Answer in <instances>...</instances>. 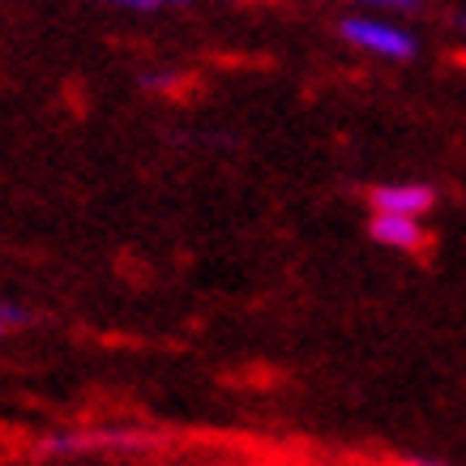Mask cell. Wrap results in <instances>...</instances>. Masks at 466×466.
<instances>
[{
	"label": "cell",
	"mask_w": 466,
	"mask_h": 466,
	"mask_svg": "<svg viewBox=\"0 0 466 466\" xmlns=\"http://www.w3.org/2000/svg\"><path fill=\"white\" fill-rule=\"evenodd\" d=\"M368 206L377 214H410L424 218L437 206V188L432 184H377L368 188Z\"/></svg>",
	"instance_id": "cell-3"
},
{
	"label": "cell",
	"mask_w": 466,
	"mask_h": 466,
	"mask_svg": "<svg viewBox=\"0 0 466 466\" xmlns=\"http://www.w3.org/2000/svg\"><path fill=\"white\" fill-rule=\"evenodd\" d=\"M368 236L381 244V248H394V253H420L428 244V231L420 218L410 214H377L368 218Z\"/></svg>",
	"instance_id": "cell-4"
},
{
	"label": "cell",
	"mask_w": 466,
	"mask_h": 466,
	"mask_svg": "<svg viewBox=\"0 0 466 466\" xmlns=\"http://www.w3.org/2000/svg\"><path fill=\"white\" fill-rule=\"evenodd\" d=\"M339 35L364 52H377L385 60H410L420 47H415V35L398 26H385V22H372V17H342L339 22Z\"/></svg>",
	"instance_id": "cell-2"
},
{
	"label": "cell",
	"mask_w": 466,
	"mask_h": 466,
	"mask_svg": "<svg viewBox=\"0 0 466 466\" xmlns=\"http://www.w3.org/2000/svg\"><path fill=\"white\" fill-rule=\"evenodd\" d=\"M398 466H450V462H441V458H420V453H410V458H402Z\"/></svg>",
	"instance_id": "cell-8"
},
{
	"label": "cell",
	"mask_w": 466,
	"mask_h": 466,
	"mask_svg": "<svg viewBox=\"0 0 466 466\" xmlns=\"http://www.w3.org/2000/svg\"><path fill=\"white\" fill-rule=\"evenodd\" d=\"M107 5H120V9H142V14H150V9H171V5H184V0H107Z\"/></svg>",
	"instance_id": "cell-6"
},
{
	"label": "cell",
	"mask_w": 466,
	"mask_h": 466,
	"mask_svg": "<svg viewBox=\"0 0 466 466\" xmlns=\"http://www.w3.org/2000/svg\"><path fill=\"white\" fill-rule=\"evenodd\" d=\"M163 445L158 432L142 428H77V432H47L35 441L39 462H69V458H90V453H150Z\"/></svg>",
	"instance_id": "cell-1"
},
{
	"label": "cell",
	"mask_w": 466,
	"mask_h": 466,
	"mask_svg": "<svg viewBox=\"0 0 466 466\" xmlns=\"http://www.w3.org/2000/svg\"><path fill=\"white\" fill-rule=\"evenodd\" d=\"M5 334H9V329H5V325H0V339H5Z\"/></svg>",
	"instance_id": "cell-10"
},
{
	"label": "cell",
	"mask_w": 466,
	"mask_h": 466,
	"mask_svg": "<svg viewBox=\"0 0 466 466\" xmlns=\"http://www.w3.org/2000/svg\"><path fill=\"white\" fill-rule=\"evenodd\" d=\"M355 5H377V9H398V14H415L420 0H355Z\"/></svg>",
	"instance_id": "cell-7"
},
{
	"label": "cell",
	"mask_w": 466,
	"mask_h": 466,
	"mask_svg": "<svg viewBox=\"0 0 466 466\" xmlns=\"http://www.w3.org/2000/svg\"><path fill=\"white\" fill-rule=\"evenodd\" d=\"M458 26H462V30H466V14H462V17H458Z\"/></svg>",
	"instance_id": "cell-9"
},
{
	"label": "cell",
	"mask_w": 466,
	"mask_h": 466,
	"mask_svg": "<svg viewBox=\"0 0 466 466\" xmlns=\"http://www.w3.org/2000/svg\"><path fill=\"white\" fill-rule=\"evenodd\" d=\"M39 317L30 309H22V304H9V299H0V325L14 334V329H26V325H35Z\"/></svg>",
	"instance_id": "cell-5"
}]
</instances>
